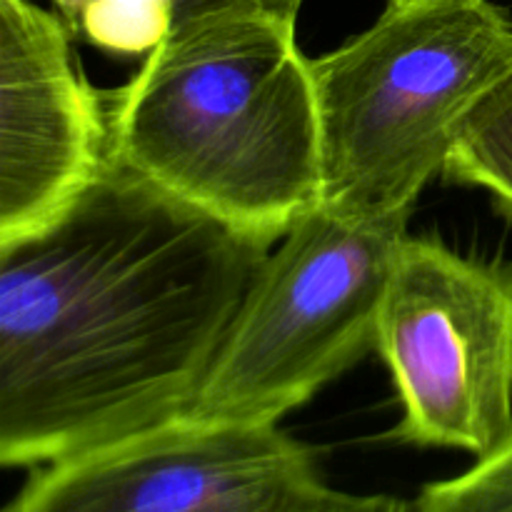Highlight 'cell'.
<instances>
[{
	"label": "cell",
	"mask_w": 512,
	"mask_h": 512,
	"mask_svg": "<svg viewBox=\"0 0 512 512\" xmlns=\"http://www.w3.org/2000/svg\"><path fill=\"white\" fill-rule=\"evenodd\" d=\"M443 178L485 190L512 220V63L463 120Z\"/></svg>",
	"instance_id": "cell-9"
},
{
	"label": "cell",
	"mask_w": 512,
	"mask_h": 512,
	"mask_svg": "<svg viewBox=\"0 0 512 512\" xmlns=\"http://www.w3.org/2000/svg\"><path fill=\"white\" fill-rule=\"evenodd\" d=\"M330 493L280 425L178 418L33 468L3 512H315Z\"/></svg>",
	"instance_id": "cell-6"
},
{
	"label": "cell",
	"mask_w": 512,
	"mask_h": 512,
	"mask_svg": "<svg viewBox=\"0 0 512 512\" xmlns=\"http://www.w3.org/2000/svg\"><path fill=\"white\" fill-rule=\"evenodd\" d=\"M398 238L323 205L305 213L265 258L183 418L280 425L375 353Z\"/></svg>",
	"instance_id": "cell-4"
},
{
	"label": "cell",
	"mask_w": 512,
	"mask_h": 512,
	"mask_svg": "<svg viewBox=\"0 0 512 512\" xmlns=\"http://www.w3.org/2000/svg\"><path fill=\"white\" fill-rule=\"evenodd\" d=\"M53 8L0 0V245L58 220L108 165L105 98Z\"/></svg>",
	"instance_id": "cell-7"
},
{
	"label": "cell",
	"mask_w": 512,
	"mask_h": 512,
	"mask_svg": "<svg viewBox=\"0 0 512 512\" xmlns=\"http://www.w3.org/2000/svg\"><path fill=\"white\" fill-rule=\"evenodd\" d=\"M75 40L108 55H148L175 25L238 3L298 20L305 0H48Z\"/></svg>",
	"instance_id": "cell-8"
},
{
	"label": "cell",
	"mask_w": 512,
	"mask_h": 512,
	"mask_svg": "<svg viewBox=\"0 0 512 512\" xmlns=\"http://www.w3.org/2000/svg\"><path fill=\"white\" fill-rule=\"evenodd\" d=\"M315 512H418L415 500L395 498V495H353V493H333L325 498Z\"/></svg>",
	"instance_id": "cell-11"
},
{
	"label": "cell",
	"mask_w": 512,
	"mask_h": 512,
	"mask_svg": "<svg viewBox=\"0 0 512 512\" xmlns=\"http://www.w3.org/2000/svg\"><path fill=\"white\" fill-rule=\"evenodd\" d=\"M418 512H512V438L498 453L475 460L465 473L428 483Z\"/></svg>",
	"instance_id": "cell-10"
},
{
	"label": "cell",
	"mask_w": 512,
	"mask_h": 512,
	"mask_svg": "<svg viewBox=\"0 0 512 512\" xmlns=\"http://www.w3.org/2000/svg\"><path fill=\"white\" fill-rule=\"evenodd\" d=\"M273 245L108 155L0 245V463L40 468L183 418Z\"/></svg>",
	"instance_id": "cell-1"
},
{
	"label": "cell",
	"mask_w": 512,
	"mask_h": 512,
	"mask_svg": "<svg viewBox=\"0 0 512 512\" xmlns=\"http://www.w3.org/2000/svg\"><path fill=\"white\" fill-rule=\"evenodd\" d=\"M375 353L400 403L390 440L475 460L512 438V258L463 255L400 235L378 313Z\"/></svg>",
	"instance_id": "cell-5"
},
{
	"label": "cell",
	"mask_w": 512,
	"mask_h": 512,
	"mask_svg": "<svg viewBox=\"0 0 512 512\" xmlns=\"http://www.w3.org/2000/svg\"><path fill=\"white\" fill-rule=\"evenodd\" d=\"M298 20L238 3L175 25L105 98L108 155L275 245L320 205V123Z\"/></svg>",
	"instance_id": "cell-2"
},
{
	"label": "cell",
	"mask_w": 512,
	"mask_h": 512,
	"mask_svg": "<svg viewBox=\"0 0 512 512\" xmlns=\"http://www.w3.org/2000/svg\"><path fill=\"white\" fill-rule=\"evenodd\" d=\"M510 63L512 20L493 0H388L370 28L310 58L320 205L408 233L460 125Z\"/></svg>",
	"instance_id": "cell-3"
}]
</instances>
